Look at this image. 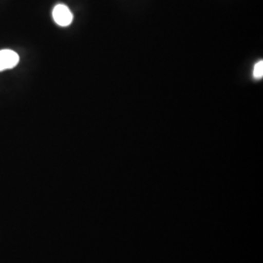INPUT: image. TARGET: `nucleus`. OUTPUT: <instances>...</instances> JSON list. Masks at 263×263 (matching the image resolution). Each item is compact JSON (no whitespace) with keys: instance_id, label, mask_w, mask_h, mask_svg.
Returning <instances> with one entry per match:
<instances>
[{"instance_id":"1","label":"nucleus","mask_w":263,"mask_h":263,"mask_svg":"<svg viewBox=\"0 0 263 263\" xmlns=\"http://www.w3.org/2000/svg\"><path fill=\"white\" fill-rule=\"evenodd\" d=\"M53 19L58 26L66 28L71 25L73 15L65 4H58L53 9Z\"/></svg>"},{"instance_id":"2","label":"nucleus","mask_w":263,"mask_h":263,"mask_svg":"<svg viewBox=\"0 0 263 263\" xmlns=\"http://www.w3.org/2000/svg\"><path fill=\"white\" fill-rule=\"evenodd\" d=\"M19 55L12 50L0 51V71L14 68L19 63Z\"/></svg>"},{"instance_id":"3","label":"nucleus","mask_w":263,"mask_h":263,"mask_svg":"<svg viewBox=\"0 0 263 263\" xmlns=\"http://www.w3.org/2000/svg\"><path fill=\"white\" fill-rule=\"evenodd\" d=\"M255 80H260L263 77V61H259L258 63L255 64L254 67V72H253Z\"/></svg>"}]
</instances>
